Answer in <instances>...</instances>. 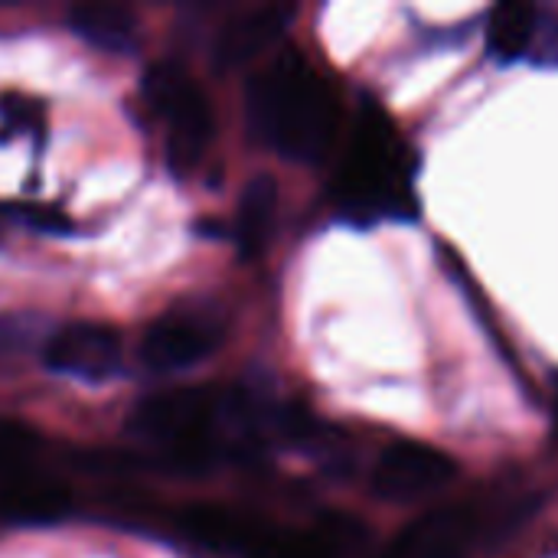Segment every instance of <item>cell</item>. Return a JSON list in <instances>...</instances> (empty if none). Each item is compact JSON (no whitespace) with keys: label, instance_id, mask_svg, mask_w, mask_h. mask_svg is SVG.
<instances>
[{"label":"cell","instance_id":"1","mask_svg":"<svg viewBox=\"0 0 558 558\" xmlns=\"http://www.w3.org/2000/svg\"><path fill=\"white\" fill-rule=\"evenodd\" d=\"M245 111L252 134L298 163L324 160L340 121L333 88L294 49L281 52L248 82Z\"/></svg>","mask_w":558,"mask_h":558},{"label":"cell","instance_id":"2","mask_svg":"<svg viewBox=\"0 0 558 558\" xmlns=\"http://www.w3.org/2000/svg\"><path fill=\"white\" fill-rule=\"evenodd\" d=\"M337 203L350 216H405L415 209L405 147L383 111L366 108L337 173Z\"/></svg>","mask_w":558,"mask_h":558},{"label":"cell","instance_id":"3","mask_svg":"<svg viewBox=\"0 0 558 558\" xmlns=\"http://www.w3.org/2000/svg\"><path fill=\"white\" fill-rule=\"evenodd\" d=\"M219 425V392L190 386L147 396L128 415V432L147 445H163L186 468L209 458V432Z\"/></svg>","mask_w":558,"mask_h":558},{"label":"cell","instance_id":"4","mask_svg":"<svg viewBox=\"0 0 558 558\" xmlns=\"http://www.w3.org/2000/svg\"><path fill=\"white\" fill-rule=\"evenodd\" d=\"M144 98L157 118L167 121V150L177 170H193L216 131L213 105L206 92L190 78L180 62H154L144 72Z\"/></svg>","mask_w":558,"mask_h":558},{"label":"cell","instance_id":"5","mask_svg":"<svg viewBox=\"0 0 558 558\" xmlns=\"http://www.w3.org/2000/svg\"><path fill=\"white\" fill-rule=\"evenodd\" d=\"M222 343V314L209 304L177 307L157 317L141 337V363L154 373H177L203 363Z\"/></svg>","mask_w":558,"mask_h":558},{"label":"cell","instance_id":"6","mask_svg":"<svg viewBox=\"0 0 558 558\" xmlns=\"http://www.w3.org/2000/svg\"><path fill=\"white\" fill-rule=\"evenodd\" d=\"M121 337L108 324L75 320L46 337L43 363L52 373L75 376L85 383H105L121 369Z\"/></svg>","mask_w":558,"mask_h":558},{"label":"cell","instance_id":"7","mask_svg":"<svg viewBox=\"0 0 558 558\" xmlns=\"http://www.w3.org/2000/svg\"><path fill=\"white\" fill-rule=\"evenodd\" d=\"M454 477H458V464L451 454L432 445L399 441L379 458L373 471V490L389 504H409L448 487Z\"/></svg>","mask_w":558,"mask_h":558},{"label":"cell","instance_id":"8","mask_svg":"<svg viewBox=\"0 0 558 558\" xmlns=\"http://www.w3.org/2000/svg\"><path fill=\"white\" fill-rule=\"evenodd\" d=\"M494 530L487 517L474 507H441L418 523H412L386 558H471L481 536Z\"/></svg>","mask_w":558,"mask_h":558},{"label":"cell","instance_id":"9","mask_svg":"<svg viewBox=\"0 0 558 558\" xmlns=\"http://www.w3.org/2000/svg\"><path fill=\"white\" fill-rule=\"evenodd\" d=\"M291 13L294 10L284 3H268V7H255V10L232 16L219 29L216 46H213L216 69L232 72V69H242V65L255 62L258 56H265L284 36Z\"/></svg>","mask_w":558,"mask_h":558},{"label":"cell","instance_id":"10","mask_svg":"<svg viewBox=\"0 0 558 558\" xmlns=\"http://www.w3.org/2000/svg\"><path fill=\"white\" fill-rule=\"evenodd\" d=\"M72 513V494L59 481L23 474L0 490V520L13 526H56Z\"/></svg>","mask_w":558,"mask_h":558},{"label":"cell","instance_id":"11","mask_svg":"<svg viewBox=\"0 0 558 558\" xmlns=\"http://www.w3.org/2000/svg\"><path fill=\"white\" fill-rule=\"evenodd\" d=\"M278 219V183L271 177H252L235 209V245L242 258H255L268 248Z\"/></svg>","mask_w":558,"mask_h":558},{"label":"cell","instance_id":"12","mask_svg":"<svg viewBox=\"0 0 558 558\" xmlns=\"http://www.w3.org/2000/svg\"><path fill=\"white\" fill-rule=\"evenodd\" d=\"M69 26L85 43L108 52H131L137 46V16L118 3H78L69 10Z\"/></svg>","mask_w":558,"mask_h":558},{"label":"cell","instance_id":"13","mask_svg":"<svg viewBox=\"0 0 558 558\" xmlns=\"http://www.w3.org/2000/svg\"><path fill=\"white\" fill-rule=\"evenodd\" d=\"M177 526H180L190 539H196V543H203V546H209V549H219V553H242V556L248 553V546H252V539H255V533H258L255 523L235 517L232 510L206 507V504H196V507L180 510V513H177Z\"/></svg>","mask_w":558,"mask_h":558},{"label":"cell","instance_id":"14","mask_svg":"<svg viewBox=\"0 0 558 558\" xmlns=\"http://www.w3.org/2000/svg\"><path fill=\"white\" fill-rule=\"evenodd\" d=\"M490 49L500 59H520L536 36V10L530 3H500L490 13Z\"/></svg>","mask_w":558,"mask_h":558},{"label":"cell","instance_id":"15","mask_svg":"<svg viewBox=\"0 0 558 558\" xmlns=\"http://www.w3.org/2000/svg\"><path fill=\"white\" fill-rule=\"evenodd\" d=\"M39 320L29 314H0V366L23 360L39 343Z\"/></svg>","mask_w":558,"mask_h":558},{"label":"cell","instance_id":"16","mask_svg":"<svg viewBox=\"0 0 558 558\" xmlns=\"http://www.w3.org/2000/svg\"><path fill=\"white\" fill-rule=\"evenodd\" d=\"M0 118L13 131H39L43 128V111L36 101L23 95H3L0 98Z\"/></svg>","mask_w":558,"mask_h":558},{"label":"cell","instance_id":"17","mask_svg":"<svg viewBox=\"0 0 558 558\" xmlns=\"http://www.w3.org/2000/svg\"><path fill=\"white\" fill-rule=\"evenodd\" d=\"M23 219H29L36 229H46V232H65L69 229V219L62 213L49 209V206H29L23 213Z\"/></svg>","mask_w":558,"mask_h":558},{"label":"cell","instance_id":"18","mask_svg":"<svg viewBox=\"0 0 558 558\" xmlns=\"http://www.w3.org/2000/svg\"><path fill=\"white\" fill-rule=\"evenodd\" d=\"M553 422H556V432H558V376H556V389H553Z\"/></svg>","mask_w":558,"mask_h":558},{"label":"cell","instance_id":"19","mask_svg":"<svg viewBox=\"0 0 558 558\" xmlns=\"http://www.w3.org/2000/svg\"><path fill=\"white\" fill-rule=\"evenodd\" d=\"M3 229H7V226H3V209H0V242H3Z\"/></svg>","mask_w":558,"mask_h":558}]
</instances>
